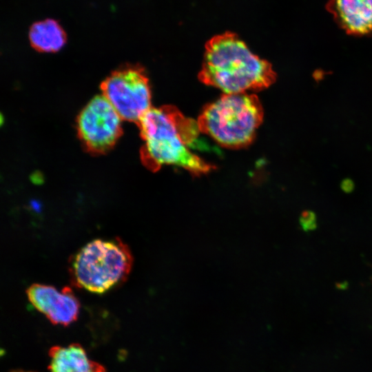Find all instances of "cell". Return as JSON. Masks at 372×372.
<instances>
[{"label":"cell","instance_id":"7","mask_svg":"<svg viewBox=\"0 0 372 372\" xmlns=\"http://www.w3.org/2000/svg\"><path fill=\"white\" fill-rule=\"evenodd\" d=\"M31 304L53 324L68 325L75 321L80 304L68 287L59 291L46 285L34 283L26 290Z\"/></svg>","mask_w":372,"mask_h":372},{"label":"cell","instance_id":"6","mask_svg":"<svg viewBox=\"0 0 372 372\" xmlns=\"http://www.w3.org/2000/svg\"><path fill=\"white\" fill-rule=\"evenodd\" d=\"M122 120L103 94L92 98L76 118L77 135L84 149L92 155L110 151L122 135Z\"/></svg>","mask_w":372,"mask_h":372},{"label":"cell","instance_id":"11","mask_svg":"<svg viewBox=\"0 0 372 372\" xmlns=\"http://www.w3.org/2000/svg\"><path fill=\"white\" fill-rule=\"evenodd\" d=\"M301 223L304 229L313 228L315 224L314 214L311 212L304 213L301 218Z\"/></svg>","mask_w":372,"mask_h":372},{"label":"cell","instance_id":"8","mask_svg":"<svg viewBox=\"0 0 372 372\" xmlns=\"http://www.w3.org/2000/svg\"><path fill=\"white\" fill-rule=\"evenodd\" d=\"M327 8L348 34H372V0H330Z\"/></svg>","mask_w":372,"mask_h":372},{"label":"cell","instance_id":"5","mask_svg":"<svg viewBox=\"0 0 372 372\" xmlns=\"http://www.w3.org/2000/svg\"><path fill=\"white\" fill-rule=\"evenodd\" d=\"M102 94L123 120L138 123L152 107L149 79L143 67L125 64L101 84Z\"/></svg>","mask_w":372,"mask_h":372},{"label":"cell","instance_id":"3","mask_svg":"<svg viewBox=\"0 0 372 372\" xmlns=\"http://www.w3.org/2000/svg\"><path fill=\"white\" fill-rule=\"evenodd\" d=\"M263 115L256 95L224 94L203 109L197 123L200 132L210 136L220 145L238 149L253 141Z\"/></svg>","mask_w":372,"mask_h":372},{"label":"cell","instance_id":"2","mask_svg":"<svg viewBox=\"0 0 372 372\" xmlns=\"http://www.w3.org/2000/svg\"><path fill=\"white\" fill-rule=\"evenodd\" d=\"M198 78L225 94H234L267 88L275 81L276 74L236 34L225 32L207 42Z\"/></svg>","mask_w":372,"mask_h":372},{"label":"cell","instance_id":"1","mask_svg":"<svg viewBox=\"0 0 372 372\" xmlns=\"http://www.w3.org/2000/svg\"><path fill=\"white\" fill-rule=\"evenodd\" d=\"M137 125L143 141L141 160L149 170L155 172L164 165H172L200 176L215 169L189 149L200 132L198 123L176 107H151Z\"/></svg>","mask_w":372,"mask_h":372},{"label":"cell","instance_id":"10","mask_svg":"<svg viewBox=\"0 0 372 372\" xmlns=\"http://www.w3.org/2000/svg\"><path fill=\"white\" fill-rule=\"evenodd\" d=\"M28 35L31 46L39 52H56L67 41L63 28L53 19L34 22L30 28Z\"/></svg>","mask_w":372,"mask_h":372},{"label":"cell","instance_id":"4","mask_svg":"<svg viewBox=\"0 0 372 372\" xmlns=\"http://www.w3.org/2000/svg\"><path fill=\"white\" fill-rule=\"evenodd\" d=\"M133 258L121 240L96 239L82 247L70 261L72 284L95 293H103L123 283Z\"/></svg>","mask_w":372,"mask_h":372},{"label":"cell","instance_id":"9","mask_svg":"<svg viewBox=\"0 0 372 372\" xmlns=\"http://www.w3.org/2000/svg\"><path fill=\"white\" fill-rule=\"evenodd\" d=\"M49 355L50 372H105L102 365L87 357L79 344L52 347Z\"/></svg>","mask_w":372,"mask_h":372}]
</instances>
